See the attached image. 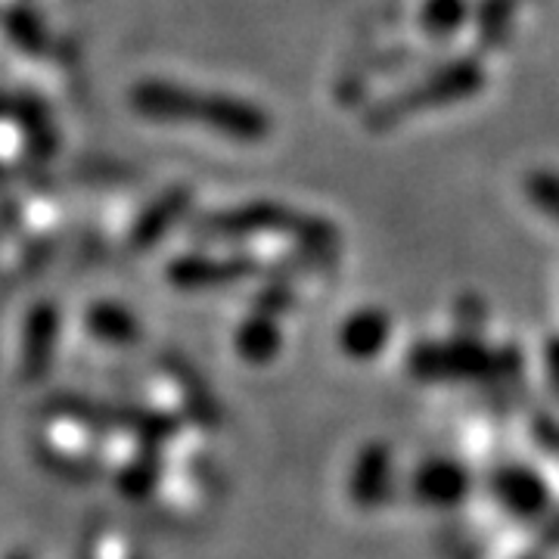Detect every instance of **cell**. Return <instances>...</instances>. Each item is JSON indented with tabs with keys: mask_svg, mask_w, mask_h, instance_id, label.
Listing matches in <instances>:
<instances>
[{
	"mask_svg": "<svg viewBox=\"0 0 559 559\" xmlns=\"http://www.w3.org/2000/svg\"><path fill=\"white\" fill-rule=\"evenodd\" d=\"M495 495L498 500L516 516H532V513H540L544 503H547V488L544 481L532 473V469H500L498 479H495Z\"/></svg>",
	"mask_w": 559,
	"mask_h": 559,
	"instance_id": "9c48e42d",
	"label": "cell"
},
{
	"mask_svg": "<svg viewBox=\"0 0 559 559\" xmlns=\"http://www.w3.org/2000/svg\"><path fill=\"white\" fill-rule=\"evenodd\" d=\"M84 326L103 345H131V342L140 340L138 320L128 314V308L109 305V301L94 305L87 320H84Z\"/></svg>",
	"mask_w": 559,
	"mask_h": 559,
	"instance_id": "4fadbf2b",
	"label": "cell"
},
{
	"mask_svg": "<svg viewBox=\"0 0 559 559\" xmlns=\"http://www.w3.org/2000/svg\"><path fill=\"white\" fill-rule=\"evenodd\" d=\"M187 205H190V190H171V193H165L162 200L153 202V205L140 215L131 242L140 246V249L153 246L159 237H165V234L171 230V224L187 212Z\"/></svg>",
	"mask_w": 559,
	"mask_h": 559,
	"instance_id": "7c38bea8",
	"label": "cell"
},
{
	"mask_svg": "<svg viewBox=\"0 0 559 559\" xmlns=\"http://www.w3.org/2000/svg\"><path fill=\"white\" fill-rule=\"evenodd\" d=\"M525 197L544 215L559 221V175L557 171H532L525 178Z\"/></svg>",
	"mask_w": 559,
	"mask_h": 559,
	"instance_id": "e0dca14e",
	"label": "cell"
},
{
	"mask_svg": "<svg viewBox=\"0 0 559 559\" xmlns=\"http://www.w3.org/2000/svg\"><path fill=\"white\" fill-rule=\"evenodd\" d=\"M469 20V0H426L419 10V25L429 38H451Z\"/></svg>",
	"mask_w": 559,
	"mask_h": 559,
	"instance_id": "9a60e30c",
	"label": "cell"
},
{
	"mask_svg": "<svg viewBox=\"0 0 559 559\" xmlns=\"http://www.w3.org/2000/svg\"><path fill=\"white\" fill-rule=\"evenodd\" d=\"M237 352L249 364H267L280 355V330L274 323V314L255 311L252 318H246L237 330Z\"/></svg>",
	"mask_w": 559,
	"mask_h": 559,
	"instance_id": "8fae6325",
	"label": "cell"
},
{
	"mask_svg": "<svg viewBox=\"0 0 559 559\" xmlns=\"http://www.w3.org/2000/svg\"><path fill=\"white\" fill-rule=\"evenodd\" d=\"M392 336V320L380 308H360L348 314L340 330V345L348 358L370 360L380 355Z\"/></svg>",
	"mask_w": 559,
	"mask_h": 559,
	"instance_id": "52a82bcc",
	"label": "cell"
},
{
	"mask_svg": "<svg viewBox=\"0 0 559 559\" xmlns=\"http://www.w3.org/2000/svg\"><path fill=\"white\" fill-rule=\"evenodd\" d=\"M513 10H516V0H485L479 10V38L488 44H500L507 38Z\"/></svg>",
	"mask_w": 559,
	"mask_h": 559,
	"instance_id": "ac0fdd59",
	"label": "cell"
},
{
	"mask_svg": "<svg viewBox=\"0 0 559 559\" xmlns=\"http://www.w3.org/2000/svg\"><path fill=\"white\" fill-rule=\"evenodd\" d=\"M485 84V72H481L479 60L473 57H460L441 66L439 72H432L426 81H419L417 87L404 91L395 103H389V109H382L380 119H399L407 112H423V109H439V106H451V103L473 97Z\"/></svg>",
	"mask_w": 559,
	"mask_h": 559,
	"instance_id": "3957f363",
	"label": "cell"
},
{
	"mask_svg": "<svg viewBox=\"0 0 559 559\" xmlns=\"http://www.w3.org/2000/svg\"><path fill=\"white\" fill-rule=\"evenodd\" d=\"M57 348V311L50 305H38L22 333V352L16 360V373L22 382H40L50 373V360Z\"/></svg>",
	"mask_w": 559,
	"mask_h": 559,
	"instance_id": "5b68a950",
	"label": "cell"
},
{
	"mask_svg": "<svg viewBox=\"0 0 559 559\" xmlns=\"http://www.w3.org/2000/svg\"><path fill=\"white\" fill-rule=\"evenodd\" d=\"M417 495L419 500H426L432 507H448V503L463 500V495H466L463 466L448 463V460H429L426 466H419Z\"/></svg>",
	"mask_w": 559,
	"mask_h": 559,
	"instance_id": "30bf717a",
	"label": "cell"
},
{
	"mask_svg": "<svg viewBox=\"0 0 559 559\" xmlns=\"http://www.w3.org/2000/svg\"><path fill=\"white\" fill-rule=\"evenodd\" d=\"M103 436L106 429L94 414H87L84 407L60 404L38 419L35 448L40 460L60 476H91V469L100 466Z\"/></svg>",
	"mask_w": 559,
	"mask_h": 559,
	"instance_id": "6da1fadb",
	"label": "cell"
},
{
	"mask_svg": "<svg viewBox=\"0 0 559 559\" xmlns=\"http://www.w3.org/2000/svg\"><path fill=\"white\" fill-rule=\"evenodd\" d=\"M209 240H246L259 234H289L299 237L311 249H326L333 242V230L323 221L305 218L296 209H286L277 202H249L237 209H224L209 218H202L197 227Z\"/></svg>",
	"mask_w": 559,
	"mask_h": 559,
	"instance_id": "7a4b0ae2",
	"label": "cell"
},
{
	"mask_svg": "<svg viewBox=\"0 0 559 559\" xmlns=\"http://www.w3.org/2000/svg\"><path fill=\"white\" fill-rule=\"evenodd\" d=\"M252 271L249 259H209V255H183L171 261L168 277L180 289H205V286H224L230 280L246 277Z\"/></svg>",
	"mask_w": 559,
	"mask_h": 559,
	"instance_id": "ba28073f",
	"label": "cell"
},
{
	"mask_svg": "<svg viewBox=\"0 0 559 559\" xmlns=\"http://www.w3.org/2000/svg\"><path fill=\"white\" fill-rule=\"evenodd\" d=\"M389 473H392V466H389V451H382V448H367L364 454L355 463V473H352V495L358 503H377L382 500V488L389 485Z\"/></svg>",
	"mask_w": 559,
	"mask_h": 559,
	"instance_id": "5bb4252c",
	"label": "cell"
},
{
	"mask_svg": "<svg viewBox=\"0 0 559 559\" xmlns=\"http://www.w3.org/2000/svg\"><path fill=\"white\" fill-rule=\"evenodd\" d=\"M209 131H215L221 138L240 140V143H259L271 134V116L240 97L215 94Z\"/></svg>",
	"mask_w": 559,
	"mask_h": 559,
	"instance_id": "8992f818",
	"label": "cell"
},
{
	"mask_svg": "<svg viewBox=\"0 0 559 559\" xmlns=\"http://www.w3.org/2000/svg\"><path fill=\"white\" fill-rule=\"evenodd\" d=\"M212 100L215 94H202V91L171 84V81H143L131 94L134 109L146 119L202 121V128H209V119H212Z\"/></svg>",
	"mask_w": 559,
	"mask_h": 559,
	"instance_id": "277c9868",
	"label": "cell"
},
{
	"mask_svg": "<svg viewBox=\"0 0 559 559\" xmlns=\"http://www.w3.org/2000/svg\"><path fill=\"white\" fill-rule=\"evenodd\" d=\"M3 559H32V557H28L25 550H10V554H7V557H3Z\"/></svg>",
	"mask_w": 559,
	"mask_h": 559,
	"instance_id": "d6986e66",
	"label": "cell"
},
{
	"mask_svg": "<svg viewBox=\"0 0 559 559\" xmlns=\"http://www.w3.org/2000/svg\"><path fill=\"white\" fill-rule=\"evenodd\" d=\"M84 559H143L140 544L121 528H94L84 540Z\"/></svg>",
	"mask_w": 559,
	"mask_h": 559,
	"instance_id": "2e32d148",
	"label": "cell"
}]
</instances>
